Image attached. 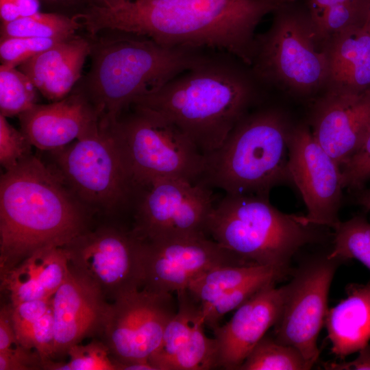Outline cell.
<instances>
[{
	"instance_id": "ffe728a7",
	"label": "cell",
	"mask_w": 370,
	"mask_h": 370,
	"mask_svg": "<svg viewBox=\"0 0 370 370\" xmlns=\"http://www.w3.org/2000/svg\"><path fill=\"white\" fill-rule=\"evenodd\" d=\"M18 116L21 130L32 145L49 151L86 136L100 123L94 106L76 90L51 103H36Z\"/></svg>"
},
{
	"instance_id": "52a82bcc",
	"label": "cell",
	"mask_w": 370,
	"mask_h": 370,
	"mask_svg": "<svg viewBox=\"0 0 370 370\" xmlns=\"http://www.w3.org/2000/svg\"><path fill=\"white\" fill-rule=\"evenodd\" d=\"M116 121H100L86 136L51 151V166L79 202L93 216L114 221L127 213L132 216L140 190L121 145Z\"/></svg>"
},
{
	"instance_id": "5bb4252c",
	"label": "cell",
	"mask_w": 370,
	"mask_h": 370,
	"mask_svg": "<svg viewBox=\"0 0 370 370\" xmlns=\"http://www.w3.org/2000/svg\"><path fill=\"white\" fill-rule=\"evenodd\" d=\"M141 288L156 293L187 288L193 280L217 267L251 265L207 235L141 240Z\"/></svg>"
},
{
	"instance_id": "277c9868",
	"label": "cell",
	"mask_w": 370,
	"mask_h": 370,
	"mask_svg": "<svg viewBox=\"0 0 370 370\" xmlns=\"http://www.w3.org/2000/svg\"><path fill=\"white\" fill-rule=\"evenodd\" d=\"M90 36L91 66L75 89L94 106L100 121H116L135 99L204 60L212 49L161 45L119 30Z\"/></svg>"
},
{
	"instance_id": "f35d334b",
	"label": "cell",
	"mask_w": 370,
	"mask_h": 370,
	"mask_svg": "<svg viewBox=\"0 0 370 370\" xmlns=\"http://www.w3.org/2000/svg\"><path fill=\"white\" fill-rule=\"evenodd\" d=\"M17 343L11 316V306H3L0 312V352L7 350Z\"/></svg>"
},
{
	"instance_id": "ac0fdd59",
	"label": "cell",
	"mask_w": 370,
	"mask_h": 370,
	"mask_svg": "<svg viewBox=\"0 0 370 370\" xmlns=\"http://www.w3.org/2000/svg\"><path fill=\"white\" fill-rule=\"evenodd\" d=\"M370 128V90L360 94L325 91L316 102L312 132L342 166L361 145Z\"/></svg>"
},
{
	"instance_id": "44dd1931",
	"label": "cell",
	"mask_w": 370,
	"mask_h": 370,
	"mask_svg": "<svg viewBox=\"0 0 370 370\" xmlns=\"http://www.w3.org/2000/svg\"><path fill=\"white\" fill-rule=\"evenodd\" d=\"M323 47L328 66L325 91L360 94L370 90L369 29L348 27L328 38Z\"/></svg>"
},
{
	"instance_id": "b9f144b4",
	"label": "cell",
	"mask_w": 370,
	"mask_h": 370,
	"mask_svg": "<svg viewBox=\"0 0 370 370\" xmlns=\"http://www.w3.org/2000/svg\"><path fill=\"white\" fill-rule=\"evenodd\" d=\"M308 8L311 15H317L322 11L338 4L353 0H303Z\"/></svg>"
},
{
	"instance_id": "4fadbf2b",
	"label": "cell",
	"mask_w": 370,
	"mask_h": 370,
	"mask_svg": "<svg viewBox=\"0 0 370 370\" xmlns=\"http://www.w3.org/2000/svg\"><path fill=\"white\" fill-rule=\"evenodd\" d=\"M338 262L326 255L300 268L286 284L283 308L274 325V338L297 349L312 367L319 358L317 338L328 310L329 290Z\"/></svg>"
},
{
	"instance_id": "8d00e7d4",
	"label": "cell",
	"mask_w": 370,
	"mask_h": 370,
	"mask_svg": "<svg viewBox=\"0 0 370 370\" xmlns=\"http://www.w3.org/2000/svg\"><path fill=\"white\" fill-rule=\"evenodd\" d=\"M29 345L31 349L34 348L39 354L42 365L45 361L53 358L55 330L51 305L48 311L33 326Z\"/></svg>"
},
{
	"instance_id": "ab89813d",
	"label": "cell",
	"mask_w": 370,
	"mask_h": 370,
	"mask_svg": "<svg viewBox=\"0 0 370 370\" xmlns=\"http://www.w3.org/2000/svg\"><path fill=\"white\" fill-rule=\"evenodd\" d=\"M328 370H370V344L358 352L357 358L349 362H326L323 364Z\"/></svg>"
},
{
	"instance_id": "d4e9b609",
	"label": "cell",
	"mask_w": 370,
	"mask_h": 370,
	"mask_svg": "<svg viewBox=\"0 0 370 370\" xmlns=\"http://www.w3.org/2000/svg\"><path fill=\"white\" fill-rule=\"evenodd\" d=\"M269 275L286 274L268 266L225 265L212 269L193 280L187 290L204 309L219 297L252 280Z\"/></svg>"
},
{
	"instance_id": "bcb514c9",
	"label": "cell",
	"mask_w": 370,
	"mask_h": 370,
	"mask_svg": "<svg viewBox=\"0 0 370 370\" xmlns=\"http://www.w3.org/2000/svg\"><path fill=\"white\" fill-rule=\"evenodd\" d=\"M363 25L370 30V0H367V7Z\"/></svg>"
},
{
	"instance_id": "ba28073f",
	"label": "cell",
	"mask_w": 370,
	"mask_h": 370,
	"mask_svg": "<svg viewBox=\"0 0 370 370\" xmlns=\"http://www.w3.org/2000/svg\"><path fill=\"white\" fill-rule=\"evenodd\" d=\"M270 27L256 34L251 67L267 88L298 97L325 90L328 66L310 12L303 0L280 6Z\"/></svg>"
},
{
	"instance_id": "8fae6325",
	"label": "cell",
	"mask_w": 370,
	"mask_h": 370,
	"mask_svg": "<svg viewBox=\"0 0 370 370\" xmlns=\"http://www.w3.org/2000/svg\"><path fill=\"white\" fill-rule=\"evenodd\" d=\"M69 266L114 301L143 286L141 240L131 227L111 221L92 226L64 247Z\"/></svg>"
},
{
	"instance_id": "30bf717a",
	"label": "cell",
	"mask_w": 370,
	"mask_h": 370,
	"mask_svg": "<svg viewBox=\"0 0 370 370\" xmlns=\"http://www.w3.org/2000/svg\"><path fill=\"white\" fill-rule=\"evenodd\" d=\"M219 198L214 189L177 178H161L141 187L132 229L141 240L207 235L210 215Z\"/></svg>"
},
{
	"instance_id": "7a4b0ae2",
	"label": "cell",
	"mask_w": 370,
	"mask_h": 370,
	"mask_svg": "<svg viewBox=\"0 0 370 370\" xmlns=\"http://www.w3.org/2000/svg\"><path fill=\"white\" fill-rule=\"evenodd\" d=\"M267 88L251 66L230 53L212 50L204 60L131 106L151 110L171 121L205 156L263 102Z\"/></svg>"
},
{
	"instance_id": "8992f818",
	"label": "cell",
	"mask_w": 370,
	"mask_h": 370,
	"mask_svg": "<svg viewBox=\"0 0 370 370\" xmlns=\"http://www.w3.org/2000/svg\"><path fill=\"white\" fill-rule=\"evenodd\" d=\"M317 227L304 215L281 212L269 197L225 193L210 215L207 234L246 263L286 275L295 253L319 239Z\"/></svg>"
},
{
	"instance_id": "9a60e30c",
	"label": "cell",
	"mask_w": 370,
	"mask_h": 370,
	"mask_svg": "<svg viewBox=\"0 0 370 370\" xmlns=\"http://www.w3.org/2000/svg\"><path fill=\"white\" fill-rule=\"evenodd\" d=\"M288 169L291 182L299 190L306 206V221L334 229L340 223L344 189L341 169L316 140L307 125L292 127Z\"/></svg>"
},
{
	"instance_id": "9c48e42d",
	"label": "cell",
	"mask_w": 370,
	"mask_h": 370,
	"mask_svg": "<svg viewBox=\"0 0 370 370\" xmlns=\"http://www.w3.org/2000/svg\"><path fill=\"white\" fill-rule=\"evenodd\" d=\"M121 145L140 187L161 178L199 183L205 156L173 123L151 110L131 106L116 122Z\"/></svg>"
},
{
	"instance_id": "4316f807",
	"label": "cell",
	"mask_w": 370,
	"mask_h": 370,
	"mask_svg": "<svg viewBox=\"0 0 370 370\" xmlns=\"http://www.w3.org/2000/svg\"><path fill=\"white\" fill-rule=\"evenodd\" d=\"M311 368L297 349L265 334L238 370H306Z\"/></svg>"
},
{
	"instance_id": "d6a6232c",
	"label": "cell",
	"mask_w": 370,
	"mask_h": 370,
	"mask_svg": "<svg viewBox=\"0 0 370 370\" xmlns=\"http://www.w3.org/2000/svg\"><path fill=\"white\" fill-rule=\"evenodd\" d=\"M67 354L70 356L66 362L68 370H117L110 350L103 341H93L86 345H75Z\"/></svg>"
},
{
	"instance_id": "60d3db41",
	"label": "cell",
	"mask_w": 370,
	"mask_h": 370,
	"mask_svg": "<svg viewBox=\"0 0 370 370\" xmlns=\"http://www.w3.org/2000/svg\"><path fill=\"white\" fill-rule=\"evenodd\" d=\"M0 16L1 24L10 23L21 17L16 4L11 0H0Z\"/></svg>"
},
{
	"instance_id": "5b68a950",
	"label": "cell",
	"mask_w": 370,
	"mask_h": 370,
	"mask_svg": "<svg viewBox=\"0 0 370 370\" xmlns=\"http://www.w3.org/2000/svg\"><path fill=\"white\" fill-rule=\"evenodd\" d=\"M262 103L205 156L200 183L225 194L269 197L273 187L291 181L288 142L293 126L282 112Z\"/></svg>"
},
{
	"instance_id": "3957f363",
	"label": "cell",
	"mask_w": 370,
	"mask_h": 370,
	"mask_svg": "<svg viewBox=\"0 0 370 370\" xmlns=\"http://www.w3.org/2000/svg\"><path fill=\"white\" fill-rule=\"evenodd\" d=\"M92 217L51 164L23 159L0 180V275L40 249L64 247Z\"/></svg>"
},
{
	"instance_id": "836d02e7",
	"label": "cell",
	"mask_w": 370,
	"mask_h": 370,
	"mask_svg": "<svg viewBox=\"0 0 370 370\" xmlns=\"http://www.w3.org/2000/svg\"><path fill=\"white\" fill-rule=\"evenodd\" d=\"M32 147L22 131L14 128L5 116L0 114V162L5 171L32 154Z\"/></svg>"
},
{
	"instance_id": "83f0119b",
	"label": "cell",
	"mask_w": 370,
	"mask_h": 370,
	"mask_svg": "<svg viewBox=\"0 0 370 370\" xmlns=\"http://www.w3.org/2000/svg\"><path fill=\"white\" fill-rule=\"evenodd\" d=\"M334 246L327 255L339 261L356 259L370 270V222L355 216L334 227Z\"/></svg>"
},
{
	"instance_id": "f6af8a7d",
	"label": "cell",
	"mask_w": 370,
	"mask_h": 370,
	"mask_svg": "<svg viewBox=\"0 0 370 370\" xmlns=\"http://www.w3.org/2000/svg\"><path fill=\"white\" fill-rule=\"evenodd\" d=\"M89 5L110 7L133 0H87Z\"/></svg>"
},
{
	"instance_id": "7bdbcfd3",
	"label": "cell",
	"mask_w": 370,
	"mask_h": 370,
	"mask_svg": "<svg viewBox=\"0 0 370 370\" xmlns=\"http://www.w3.org/2000/svg\"><path fill=\"white\" fill-rule=\"evenodd\" d=\"M18 7L21 17L28 16L39 12V0H11Z\"/></svg>"
},
{
	"instance_id": "2e32d148",
	"label": "cell",
	"mask_w": 370,
	"mask_h": 370,
	"mask_svg": "<svg viewBox=\"0 0 370 370\" xmlns=\"http://www.w3.org/2000/svg\"><path fill=\"white\" fill-rule=\"evenodd\" d=\"M177 294V310L167 325L149 362L156 370H208L217 368L214 338L204 331L201 306L187 288Z\"/></svg>"
},
{
	"instance_id": "1f68e13d",
	"label": "cell",
	"mask_w": 370,
	"mask_h": 370,
	"mask_svg": "<svg viewBox=\"0 0 370 370\" xmlns=\"http://www.w3.org/2000/svg\"><path fill=\"white\" fill-rule=\"evenodd\" d=\"M62 40H64L31 37L1 38V64L16 67Z\"/></svg>"
},
{
	"instance_id": "7dc6e473",
	"label": "cell",
	"mask_w": 370,
	"mask_h": 370,
	"mask_svg": "<svg viewBox=\"0 0 370 370\" xmlns=\"http://www.w3.org/2000/svg\"><path fill=\"white\" fill-rule=\"evenodd\" d=\"M50 2H72L75 0H45Z\"/></svg>"
},
{
	"instance_id": "7c38bea8",
	"label": "cell",
	"mask_w": 370,
	"mask_h": 370,
	"mask_svg": "<svg viewBox=\"0 0 370 370\" xmlns=\"http://www.w3.org/2000/svg\"><path fill=\"white\" fill-rule=\"evenodd\" d=\"M177 308L171 293L143 288L112 301L101 332L117 370L121 366L149 362Z\"/></svg>"
},
{
	"instance_id": "ee69618b",
	"label": "cell",
	"mask_w": 370,
	"mask_h": 370,
	"mask_svg": "<svg viewBox=\"0 0 370 370\" xmlns=\"http://www.w3.org/2000/svg\"><path fill=\"white\" fill-rule=\"evenodd\" d=\"M355 201L367 210L370 211V186L354 192Z\"/></svg>"
},
{
	"instance_id": "cb8c5ba5",
	"label": "cell",
	"mask_w": 370,
	"mask_h": 370,
	"mask_svg": "<svg viewBox=\"0 0 370 370\" xmlns=\"http://www.w3.org/2000/svg\"><path fill=\"white\" fill-rule=\"evenodd\" d=\"M347 297L328 310L325 325L331 352L344 359L370 341V284H350Z\"/></svg>"
},
{
	"instance_id": "d590c367",
	"label": "cell",
	"mask_w": 370,
	"mask_h": 370,
	"mask_svg": "<svg viewBox=\"0 0 370 370\" xmlns=\"http://www.w3.org/2000/svg\"><path fill=\"white\" fill-rule=\"evenodd\" d=\"M344 188L358 190L370 181V128L361 145L341 167Z\"/></svg>"
},
{
	"instance_id": "484cf974",
	"label": "cell",
	"mask_w": 370,
	"mask_h": 370,
	"mask_svg": "<svg viewBox=\"0 0 370 370\" xmlns=\"http://www.w3.org/2000/svg\"><path fill=\"white\" fill-rule=\"evenodd\" d=\"M80 27L77 18L55 13L38 12L1 24V38L31 37L66 40Z\"/></svg>"
},
{
	"instance_id": "603a6c76",
	"label": "cell",
	"mask_w": 370,
	"mask_h": 370,
	"mask_svg": "<svg viewBox=\"0 0 370 370\" xmlns=\"http://www.w3.org/2000/svg\"><path fill=\"white\" fill-rule=\"evenodd\" d=\"M69 271V256L63 247L42 249L1 275V288L8 294L12 306L50 299Z\"/></svg>"
},
{
	"instance_id": "74e56055",
	"label": "cell",
	"mask_w": 370,
	"mask_h": 370,
	"mask_svg": "<svg viewBox=\"0 0 370 370\" xmlns=\"http://www.w3.org/2000/svg\"><path fill=\"white\" fill-rule=\"evenodd\" d=\"M42 369V360L36 352L20 344L0 352V370H32Z\"/></svg>"
},
{
	"instance_id": "d6986e66",
	"label": "cell",
	"mask_w": 370,
	"mask_h": 370,
	"mask_svg": "<svg viewBox=\"0 0 370 370\" xmlns=\"http://www.w3.org/2000/svg\"><path fill=\"white\" fill-rule=\"evenodd\" d=\"M264 286L236 308L230 320L213 330L217 368L238 370L251 350L276 323L282 312L286 286Z\"/></svg>"
},
{
	"instance_id": "e575fe53",
	"label": "cell",
	"mask_w": 370,
	"mask_h": 370,
	"mask_svg": "<svg viewBox=\"0 0 370 370\" xmlns=\"http://www.w3.org/2000/svg\"><path fill=\"white\" fill-rule=\"evenodd\" d=\"M51 298L10 305L16 341L23 347L31 349L29 345L32 329L51 307Z\"/></svg>"
},
{
	"instance_id": "6da1fadb",
	"label": "cell",
	"mask_w": 370,
	"mask_h": 370,
	"mask_svg": "<svg viewBox=\"0 0 370 370\" xmlns=\"http://www.w3.org/2000/svg\"><path fill=\"white\" fill-rule=\"evenodd\" d=\"M295 0H133L89 5L75 16L90 36L107 30L135 33L169 47L230 53L251 66L262 19Z\"/></svg>"
},
{
	"instance_id": "e0dca14e",
	"label": "cell",
	"mask_w": 370,
	"mask_h": 370,
	"mask_svg": "<svg viewBox=\"0 0 370 370\" xmlns=\"http://www.w3.org/2000/svg\"><path fill=\"white\" fill-rule=\"evenodd\" d=\"M110 304L98 286L69 266L65 280L51 298L53 357L67 354L86 337L100 334Z\"/></svg>"
},
{
	"instance_id": "f1b7e54d",
	"label": "cell",
	"mask_w": 370,
	"mask_h": 370,
	"mask_svg": "<svg viewBox=\"0 0 370 370\" xmlns=\"http://www.w3.org/2000/svg\"><path fill=\"white\" fill-rule=\"evenodd\" d=\"M36 88L19 69L1 64L0 114L5 117L19 115L37 101Z\"/></svg>"
},
{
	"instance_id": "4dcf8cb0",
	"label": "cell",
	"mask_w": 370,
	"mask_h": 370,
	"mask_svg": "<svg viewBox=\"0 0 370 370\" xmlns=\"http://www.w3.org/2000/svg\"><path fill=\"white\" fill-rule=\"evenodd\" d=\"M280 279L282 278L277 275L262 276L224 293L210 306L201 309L204 324L213 330L219 326V322L225 314L238 308L267 284Z\"/></svg>"
},
{
	"instance_id": "7402d4cb",
	"label": "cell",
	"mask_w": 370,
	"mask_h": 370,
	"mask_svg": "<svg viewBox=\"0 0 370 370\" xmlns=\"http://www.w3.org/2000/svg\"><path fill=\"white\" fill-rule=\"evenodd\" d=\"M90 49V40L73 36L26 60L19 70L45 98L56 101L69 95L79 80Z\"/></svg>"
},
{
	"instance_id": "f546056e",
	"label": "cell",
	"mask_w": 370,
	"mask_h": 370,
	"mask_svg": "<svg viewBox=\"0 0 370 370\" xmlns=\"http://www.w3.org/2000/svg\"><path fill=\"white\" fill-rule=\"evenodd\" d=\"M367 0H353L311 15L315 32L322 45L331 36L348 27L363 25Z\"/></svg>"
}]
</instances>
